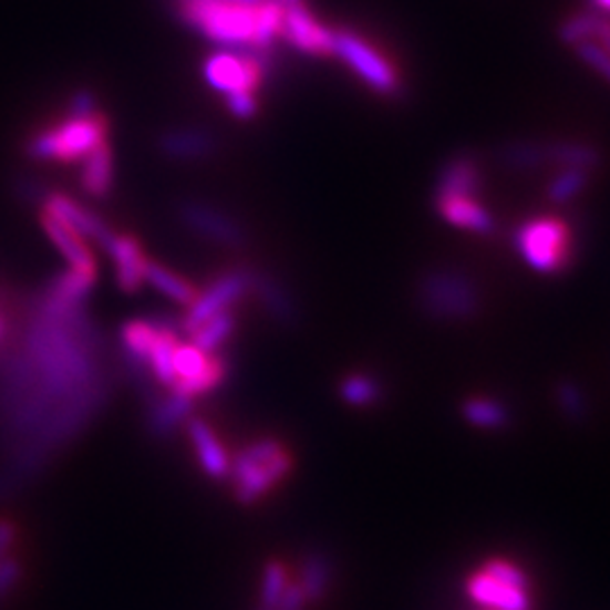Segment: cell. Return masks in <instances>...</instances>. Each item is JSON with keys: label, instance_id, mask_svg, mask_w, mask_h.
I'll return each mask as SVG.
<instances>
[{"label": "cell", "instance_id": "cell-1", "mask_svg": "<svg viewBox=\"0 0 610 610\" xmlns=\"http://www.w3.org/2000/svg\"><path fill=\"white\" fill-rule=\"evenodd\" d=\"M37 303L39 312L30 338L6 371L0 416L19 434L25 425H43V414L52 410V443L58 451L93 418V414L66 403L64 396L100 410L106 390L102 371H97L95 330L82 312L84 301H66L45 288ZM37 441L23 466V477L32 473Z\"/></svg>", "mask_w": 610, "mask_h": 610}, {"label": "cell", "instance_id": "cell-2", "mask_svg": "<svg viewBox=\"0 0 610 610\" xmlns=\"http://www.w3.org/2000/svg\"><path fill=\"white\" fill-rule=\"evenodd\" d=\"M182 19L204 37L234 50L269 52L283 32L286 10L279 0L260 6L234 0H179Z\"/></svg>", "mask_w": 610, "mask_h": 610}, {"label": "cell", "instance_id": "cell-3", "mask_svg": "<svg viewBox=\"0 0 610 610\" xmlns=\"http://www.w3.org/2000/svg\"><path fill=\"white\" fill-rule=\"evenodd\" d=\"M106 134L108 121L100 108L86 116L69 111L66 121L37 132L28 141V154L39 161H80L106 143Z\"/></svg>", "mask_w": 610, "mask_h": 610}, {"label": "cell", "instance_id": "cell-4", "mask_svg": "<svg viewBox=\"0 0 610 610\" xmlns=\"http://www.w3.org/2000/svg\"><path fill=\"white\" fill-rule=\"evenodd\" d=\"M294 459L286 451L279 438H260L236 455L231 462L234 490L242 505H254L256 500L281 484L292 471Z\"/></svg>", "mask_w": 610, "mask_h": 610}, {"label": "cell", "instance_id": "cell-5", "mask_svg": "<svg viewBox=\"0 0 610 610\" xmlns=\"http://www.w3.org/2000/svg\"><path fill=\"white\" fill-rule=\"evenodd\" d=\"M418 303L438 321H468L479 314L482 294L473 279L457 269L427 271L418 286Z\"/></svg>", "mask_w": 610, "mask_h": 610}, {"label": "cell", "instance_id": "cell-6", "mask_svg": "<svg viewBox=\"0 0 610 610\" xmlns=\"http://www.w3.org/2000/svg\"><path fill=\"white\" fill-rule=\"evenodd\" d=\"M516 247L525 262L542 273H557L570 265L572 236L564 219L538 217L516 231Z\"/></svg>", "mask_w": 610, "mask_h": 610}, {"label": "cell", "instance_id": "cell-7", "mask_svg": "<svg viewBox=\"0 0 610 610\" xmlns=\"http://www.w3.org/2000/svg\"><path fill=\"white\" fill-rule=\"evenodd\" d=\"M335 54L375 93L394 95L401 89V75L384 54L351 30L335 32Z\"/></svg>", "mask_w": 610, "mask_h": 610}, {"label": "cell", "instance_id": "cell-8", "mask_svg": "<svg viewBox=\"0 0 610 610\" xmlns=\"http://www.w3.org/2000/svg\"><path fill=\"white\" fill-rule=\"evenodd\" d=\"M267 54L258 50L215 52L204 62V77L225 95L238 91L256 93L265 80Z\"/></svg>", "mask_w": 610, "mask_h": 610}, {"label": "cell", "instance_id": "cell-9", "mask_svg": "<svg viewBox=\"0 0 610 610\" xmlns=\"http://www.w3.org/2000/svg\"><path fill=\"white\" fill-rule=\"evenodd\" d=\"M256 269L249 267H234L217 273L215 279L210 281V286L199 292V297L195 299L193 306H188V312L182 321V328L188 335L190 330H195L197 325H201L204 321H208L215 314H221L227 310H234V306L249 292H254V283H256Z\"/></svg>", "mask_w": 610, "mask_h": 610}, {"label": "cell", "instance_id": "cell-10", "mask_svg": "<svg viewBox=\"0 0 610 610\" xmlns=\"http://www.w3.org/2000/svg\"><path fill=\"white\" fill-rule=\"evenodd\" d=\"M173 369H175V380L170 392L184 399H195L201 396L215 386L225 382L229 366L227 360L215 353H206L193 344H177L175 355H173Z\"/></svg>", "mask_w": 610, "mask_h": 610}, {"label": "cell", "instance_id": "cell-11", "mask_svg": "<svg viewBox=\"0 0 610 610\" xmlns=\"http://www.w3.org/2000/svg\"><path fill=\"white\" fill-rule=\"evenodd\" d=\"M281 34L306 54H314V58H335V30L323 28L306 6L286 10Z\"/></svg>", "mask_w": 610, "mask_h": 610}, {"label": "cell", "instance_id": "cell-12", "mask_svg": "<svg viewBox=\"0 0 610 610\" xmlns=\"http://www.w3.org/2000/svg\"><path fill=\"white\" fill-rule=\"evenodd\" d=\"M179 213L193 231L201 234L204 238L217 245H225V247L245 245V229L225 210L201 201H188L182 206Z\"/></svg>", "mask_w": 610, "mask_h": 610}, {"label": "cell", "instance_id": "cell-13", "mask_svg": "<svg viewBox=\"0 0 610 610\" xmlns=\"http://www.w3.org/2000/svg\"><path fill=\"white\" fill-rule=\"evenodd\" d=\"M43 210L62 217L77 234H82L89 242H97L102 249H106L116 236V231L111 229L100 215H95L93 210H89L86 206H82L64 193H48L43 197Z\"/></svg>", "mask_w": 610, "mask_h": 610}, {"label": "cell", "instance_id": "cell-14", "mask_svg": "<svg viewBox=\"0 0 610 610\" xmlns=\"http://www.w3.org/2000/svg\"><path fill=\"white\" fill-rule=\"evenodd\" d=\"M41 227L48 234V238L52 240V245L64 254L71 269H75L80 273H86V276H95V279H97L95 256L91 251L89 240L82 234H77L69 225V221H64L62 217H58L50 210H41Z\"/></svg>", "mask_w": 610, "mask_h": 610}, {"label": "cell", "instance_id": "cell-15", "mask_svg": "<svg viewBox=\"0 0 610 610\" xmlns=\"http://www.w3.org/2000/svg\"><path fill=\"white\" fill-rule=\"evenodd\" d=\"M482 188V173L477 158L462 154L451 158L443 165L434 201H448V199H475V195Z\"/></svg>", "mask_w": 610, "mask_h": 610}, {"label": "cell", "instance_id": "cell-16", "mask_svg": "<svg viewBox=\"0 0 610 610\" xmlns=\"http://www.w3.org/2000/svg\"><path fill=\"white\" fill-rule=\"evenodd\" d=\"M468 595L488 610H531L529 590L497 581L484 570L468 579Z\"/></svg>", "mask_w": 610, "mask_h": 610}, {"label": "cell", "instance_id": "cell-17", "mask_svg": "<svg viewBox=\"0 0 610 610\" xmlns=\"http://www.w3.org/2000/svg\"><path fill=\"white\" fill-rule=\"evenodd\" d=\"M106 251L111 254V258H114L116 281L121 290L127 294H134L136 290H141V286L145 283V267L149 260L141 242L130 234H116L114 240H111V245L106 247Z\"/></svg>", "mask_w": 610, "mask_h": 610}, {"label": "cell", "instance_id": "cell-18", "mask_svg": "<svg viewBox=\"0 0 610 610\" xmlns=\"http://www.w3.org/2000/svg\"><path fill=\"white\" fill-rule=\"evenodd\" d=\"M188 436L193 441L204 473L210 475L213 479H225L231 473V459H229L225 446H221V441L215 436L213 427L201 418H190Z\"/></svg>", "mask_w": 610, "mask_h": 610}, {"label": "cell", "instance_id": "cell-19", "mask_svg": "<svg viewBox=\"0 0 610 610\" xmlns=\"http://www.w3.org/2000/svg\"><path fill=\"white\" fill-rule=\"evenodd\" d=\"M436 210L448 225L477 236H493L497 229L495 217L477 199H448L436 204Z\"/></svg>", "mask_w": 610, "mask_h": 610}, {"label": "cell", "instance_id": "cell-20", "mask_svg": "<svg viewBox=\"0 0 610 610\" xmlns=\"http://www.w3.org/2000/svg\"><path fill=\"white\" fill-rule=\"evenodd\" d=\"M114 149H111L106 141L84 158L80 186L91 197H106L111 188H114Z\"/></svg>", "mask_w": 610, "mask_h": 610}, {"label": "cell", "instance_id": "cell-21", "mask_svg": "<svg viewBox=\"0 0 610 610\" xmlns=\"http://www.w3.org/2000/svg\"><path fill=\"white\" fill-rule=\"evenodd\" d=\"M332 577H335V564H332V559L325 551H312L301 564L297 583H299L306 601L317 603L328 592Z\"/></svg>", "mask_w": 610, "mask_h": 610}, {"label": "cell", "instance_id": "cell-22", "mask_svg": "<svg viewBox=\"0 0 610 610\" xmlns=\"http://www.w3.org/2000/svg\"><path fill=\"white\" fill-rule=\"evenodd\" d=\"M193 412V401L177 396V394H168L163 399H156L149 407L147 414V430L154 436H168L179 423H184Z\"/></svg>", "mask_w": 610, "mask_h": 610}, {"label": "cell", "instance_id": "cell-23", "mask_svg": "<svg viewBox=\"0 0 610 610\" xmlns=\"http://www.w3.org/2000/svg\"><path fill=\"white\" fill-rule=\"evenodd\" d=\"M145 281L152 283L158 292H163L168 299L182 303V306H193L195 299L199 297V290L186 281L184 276H179L177 271L168 269L165 265L156 262V260H147V267H145Z\"/></svg>", "mask_w": 610, "mask_h": 610}, {"label": "cell", "instance_id": "cell-24", "mask_svg": "<svg viewBox=\"0 0 610 610\" xmlns=\"http://www.w3.org/2000/svg\"><path fill=\"white\" fill-rule=\"evenodd\" d=\"M545 154H547V163H557L561 168H572V170H597L601 165V154L586 143H551L545 145Z\"/></svg>", "mask_w": 610, "mask_h": 610}, {"label": "cell", "instance_id": "cell-25", "mask_svg": "<svg viewBox=\"0 0 610 610\" xmlns=\"http://www.w3.org/2000/svg\"><path fill=\"white\" fill-rule=\"evenodd\" d=\"M236 321H238V317H236L234 310L215 314L208 321H204L201 325H197L195 330H190L188 340H190L193 347H197L206 353H215L221 344H225L234 335Z\"/></svg>", "mask_w": 610, "mask_h": 610}, {"label": "cell", "instance_id": "cell-26", "mask_svg": "<svg viewBox=\"0 0 610 610\" xmlns=\"http://www.w3.org/2000/svg\"><path fill=\"white\" fill-rule=\"evenodd\" d=\"M161 149L173 158H201L213 152V138L199 130H175L161 138Z\"/></svg>", "mask_w": 610, "mask_h": 610}, {"label": "cell", "instance_id": "cell-27", "mask_svg": "<svg viewBox=\"0 0 610 610\" xmlns=\"http://www.w3.org/2000/svg\"><path fill=\"white\" fill-rule=\"evenodd\" d=\"M462 414L471 425L482 427V430H503L511 421L509 410L500 401L484 399V396H475V399L464 401Z\"/></svg>", "mask_w": 610, "mask_h": 610}, {"label": "cell", "instance_id": "cell-28", "mask_svg": "<svg viewBox=\"0 0 610 610\" xmlns=\"http://www.w3.org/2000/svg\"><path fill=\"white\" fill-rule=\"evenodd\" d=\"M254 292L262 299L267 312L276 321H294L297 319V308H294L292 299L288 297V292L279 283L271 279V276L258 271L256 283H254Z\"/></svg>", "mask_w": 610, "mask_h": 610}, {"label": "cell", "instance_id": "cell-29", "mask_svg": "<svg viewBox=\"0 0 610 610\" xmlns=\"http://www.w3.org/2000/svg\"><path fill=\"white\" fill-rule=\"evenodd\" d=\"M340 396L353 407H369L382 399V386L375 378L364 373H351L340 384Z\"/></svg>", "mask_w": 610, "mask_h": 610}, {"label": "cell", "instance_id": "cell-30", "mask_svg": "<svg viewBox=\"0 0 610 610\" xmlns=\"http://www.w3.org/2000/svg\"><path fill=\"white\" fill-rule=\"evenodd\" d=\"M500 161L509 170L527 173L547 163V154H545V145H538V143H509L500 149Z\"/></svg>", "mask_w": 610, "mask_h": 610}, {"label": "cell", "instance_id": "cell-31", "mask_svg": "<svg viewBox=\"0 0 610 610\" xmlns=\"http://www.w3.org/2000/svg\"><path fill=\"white\" fill-rule=\"evenodd\" d=\"M590 175L588 170H572V168H566L557 179H554L549 186H547V199L551 204L557 206H566L570 204L577 195H581L590 182Z\"/></svg>", "mask_w": 610, "mask_h": 610}, {"label": "cell", "instance_id": "cell-32", "mask_svg": "<svg viewBox=\"0 0 610 610\" xmlns=\"http://www.w3.org/2000/svg\"><path fill=\"white\" fill-rule=\"evenodd\" d=\"M288 568L281 561H269L262 572V588H260V606L276 608L288 590Z\"/></svg>", "mask_w": 610, "mask_h": 610}, {"label": "cell", "instance_id": "cell-33", "mask_svg": "<svg viewBox=\"0 0 610 610\" xmlns=\"http://www.w3.org/2000/svg\"><path fill=\"white\" fill-rule=\"evenodd\" d=\"M601 14H577L572 19H568L561 28H559V39L566 45H579L583 41H592L597 34V28L601 23Z\"/></svg>", "mask_w": 610, "mask_h": 610}, {"label": "cell", "instance_id": "cell-34", "mask_svg": "<svg viewBox=\"0 0 610 610\" xmlns=\"http://www.w3.org/2000/svg\"><path fill=\"white\" fill-rule=\"evenodd\" d=\"M482 570H484L486 575H490L493 579L503 581V583H509V586H516V588H525V590L531 588L527 575H525L518 566H514V564H509V561H505V559H493V561H488Z\"/></svg>", "mask_w": 610, "mask_h": 610}, {"label": "cell", "instance_id": "cell-35", "mask_svg": "<svg viewBox=\"0 0 610 610\" xmlns=\"http://www.w3.org/2000/svg\"><path fill=\"white\" fill-rule=\"evenodd\" d=\"M557 401L572 421H581L586 416V399L575 382H561L557 386Z\"/></svg>", "mask_w": 610, "mask_h": 610}, {"label": "cell", "instance_id": "cell-36", "mask_svg": "<svg viewBox=\"0 0 610 610\" xmlns=\"http://www.w3.org/2000/svg\"><path fill=\"white\" fill-rule=\"evenodd\" d=\"M575 52L579 54V60L595 69L599 75H603L610 82V54L597 43V41H583L575 45Z\"/></svg>", "mask_w": 610, "mask_h": 610}, {"label": "cell", "instance_id": "cell-37", "mask_svg": "<svg viewBox=\"0 0 610 610\" xmlns=\"http://www.w3.org/2000/svg\"><path fill=\"white\" fill-rule=\"evenodd\" d=\"M227 97V106L231 114L236 118H242V121H249L258 114V100H256V93L251 91H238V93H229L225 95Z\"/></svg>", "mask_w": 610, "mask_h": 610}, {"label": "cell", "instance_id": "cell-38", "mask_svg": "<svg viewBox=\"0 0 610 610\" xmlns=\"http://www.w3.org/2000/svg\"><path fill=\"white\" fill-rule=\"evenodd\" d=\"M21 579V564L17 559H3L0 561V601L6 599V595L17 586Z\"/></svg>", "mask_w": 610, "mask_h": 610}, {"label": "cell", "instance_id": "cell-39", "mask_svg": "<svg viewBox=\"0 0 610 610\" xmlns=\"http://www.w3.org/2000/svg\"><path fill=\"white\" fill-rule=\"evenodd\" d=\"M12 308L8 303V299L0 294V353H3L10 344V335H12Z\"/></svg>", "mask_w": 610, "mask_h": 610}, {"label": "cell", "instance_id": "cell-40", "mask_svg": "<svg viewBox=\"0 0 610 610\" xmlns=\"http://www.w3.org/2000/svg\"><path fill=\"white\" fill-rule=\"evenodd\" d=\"M14 536H17V529L10 520H0V561L8 559L6 554L10 551L12 542H14Z\"/></svg>", "mask_w": 610, "mask_h": 610}, {"label": "cell", "instance_id": "cell-41", "mask_svg": "<svg viewBox=\"0 0 610 610\" xmlns=\"http://www.w3.org/2000/svg\"><path fill=\"white\" fill-rule=\"evenodd\" d=\"M592 41H597L610 54V21L608 19H601V23H599L597 34H595Z\"/></svg>", "mask_w": 610, "mask_h": 610}, {"label": "cell", "instance_id": "cell-42", "mask_svg": "<svg viewBox=\"0 0 610 610\" xmlns=\"http://www.w3.org/2000/svg\"><path fill=\"white\" fill-rule=\"evenodd\" d=\"M279 3L283 6V10H292V8H301V6H306L303 0H279Z\"/></svg>", "mask_w": 610, "mask_h": 610}, {"label": "cell", "instance_id": "cell-43", "mask_svg": "<svg viewBox=\"0 0 610 610\" xmlns=\"http://www.w3.org/2000/svg\"><path fill=\"white\" fill-rule=\"evenodd\" d=\"M595 3L601 8V10H606V12H610V0H595Z\"/></svg>", "mask_w": 610, "mask_h": 610}, {"label": "cell", "instance_id": "cell-44", "mask_svg": "<svg viewBox=\"0 0 610 610\" xmlns=\"http://www.w3.org/2000/svg\"><path fill=\"white\" fill-rule=\"evenodd\" d=\"M234 3H247V6H260L265 0H234Z\"/></svg>", "mask_w": 610, "mask_h": 610}, {"label": "cell", "instance_id": "cell-45", "mask_svg": "<svg viewBox=\"0 0 610 610\" xmlns=\"http://www.w3.org/2000/svg\"><path fill=\"white\" fill-rule=\"evenodd\" d=\"M258 610H276V608H262V606H260V608H258Z\"/></svg>", "mask_w": 610, "mask_h": 610}]
</instances>
